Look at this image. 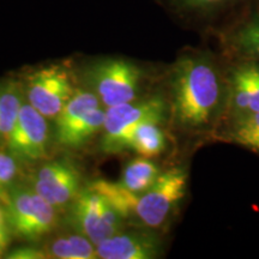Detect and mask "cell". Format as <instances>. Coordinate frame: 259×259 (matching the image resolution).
I'll return each mask as SVG.
<instances>
[{
  "instance_id": "6da1fadb",
  "label": "cell",
  "mask_w": 259,
  "mask_h": 259,
  "mask_svg": "<svg viewBox=\"0 0 259 259\" xmlns=\"http://www.w3.org/2000/svg\"><path fill=\"white\" fill-rule=\"evenodd\" d=\"M171 106L181 127L200 130L209 126L222 103L223 85L212 61L186 56L178 61L171 76Z\"/></svg>"
},
{
  "instance_id": "7a4b0ae2",
  "label": "cell",
  "mask_w": 259,
  "mask_h": 259,
  "mask_svg": "<svg viewBox=\"0 0 259 259\" xmlns=\"http://www.w3.org/2000/svg\"><path fill=\"white\" fill-rule=\"evenodd\" d=\"M4 204L12 234L27 241L44 239L58 225V209L32 186L14 185L8 191Z\"/></svg>"
},
{
  "instance_id": "3957f363",
  "label": "cell",
  "mask_w": 259,
  "mask_h": 259,
  "mask_svg": "<svg viewBox=\"0 0 259 259\" xmlns=\"http://www.w3.org/2000/svg\"><path fill=\"white\" fill-rule=\"evenodd\" d=\"M167 105L160 95L106 108L100 149L105 154L128 150L136 130L149 120H164Z\"/></svg>"
},
{
  "instance_id": "277c9868",
  "label": "cell",
  "mask_w": 259,
  "mask_h": 259,
  "mask_svg": "<svg viewBox=\"0 0 259 259\" xmlns=\"http://www.w3.org/2000/svg\"><path fill=\"white\" fill-rule=\"evenodd\" d=\"M187 178L183 168H173L161 173L150 189L137 196L131 220L148 228H160L185 197Z\"/></svg>"
},
{
  "instance_id": "5b68a950",
  "label": "cell",
  "mask_w": 259,
  "mask_h": 259,
  "mask_svg": "<svg viewBox=\"0 0 259 259\" xmlns=\"http://www.w3.org/2000/svg\"><path fill=\"white\" fill-rule=\"evenodd\" d=\"M142 76V70L131 61L107 59L93 65L88 82L100 102L111 108L137 100Z\"/></svg>"
},
{
  "instance_id": "8992f818",
  "label": "cell",
  "mask_w": 259,
  "mask_h": 259,
  "mask_svg": "<svg viewBox=\"0 0 259 259\" xmlns=\"http://www.w3.org/2000/svg\"><path fill=\"white\" fill-rule=\"evenodd\" d=\"M70 223L95 245L122 231L125 220L100 193L87 186L70 204Z\"/></svg>"
},
{
  "instance_id": "52a82bcc",
  "label": "cell",
  "mask_w": 259,
  "mask_h": 259,
  "mask_svg": "<svg viewBox=\"0 0 259 259\" xmlns=\"http://www.w3.org/2000/svg\"><path fill=\"white\" fill-rule=\"evenodd\" d=\"M76 92L72 74L64 65H48L34 71L25 87L28 102L47 119H56Z\"/></svg>"
},
{
  "instance_id": "ba28073f",
  "label": "cell",
  "mask_w": 259,
  "mask_h": 259,
  "mask_svg": "<svg viewBox=\"0 0 259 259\" xmlns=\"http://www.w3.org/2000/svg\"><path fill=\"white\" fill-rule=\"evenodd\" d=\"M6 145L18 160L28 163L46 158L50 145V125L46 116L29 102H24Z\"/></svg>"
},
{
  "instance_id": "9c48e42d",
  "label": "cell",
  "mask_w": 259,
  "mask_h": 259,
  "mask_svg": "<svg viewBox=\"0 0 259 259\" xmlns=\"http://www.w3.org/2000/svg\"><path fill=\"white\" fill-rule=\"evenodd\" d=\"M79 170L66 160L45 163L32 180V187L58 210L70 205L82 190Z\"/></svg>"
},
{
  "instance_id": "30bf717a",
  "label": "cell",
  "mask_w": 259,
  "mask_h": 259,
  "mask_svg": "<svg viewBox=\"0 0 259 259\" xmlns=\"http://www.w3.org/2000/svg\"><path fill=\"white\" fill-rule=\"evenodd\" d=\"M102 259H153L160 253V241L144 232H119L96 245Z\"/></svg>"
},
{
  "instance_id": "8fae6325",
  "label": "cell",
  "mask_w": 259,
  "mask_h": 259,
  "mask_svg": "<svg viewBox=\"0 0 259 259\" xmlns=\"http://www.w3.org/2000/svg\"><path fill=\"white\" fill-rule=\"evenodd\" d=\"M231 100L236 116L259 113L258 63H246L234 71Z\"/></svg>"
},
{
  "instance_id": "7c38bea8",
  "label": "cell",
  "mask_w": 259,
  "mask_h": 259,
  "mask_svg": "<svg viewBox=\"0 0 259 259\" xmlns=\"http://www.w3.org/2000/svg\"><path fill=\"white\" fill-rule=\"evenodd\" d=\"M47 258L54 259H96V245L85 235L74 231L52 238L44 246Z\"/></svg>"
},
{
  "instance_id": "4fadbf2b",
  "label": "cell",
  "mask_w": 259,
  "mask_h": 259,
  "mask_svg": "<svg viewBox=\"0 0 259 259\" xmlns=\"http://www.w3.org/2000/svg\"><path fill=\"white\" fill-rule=\"evenodd\" d=\"M105 118L106 109L101 108V106L90 109L74 124L56 134L57 143L65 148L76 149L82 147L90 138L102 131Z\"/></svg>"
},
{
  "instance_id": "5bb4252c",
  "label": "cell",
  "mask_w": 259,
  "mask_h": 259,
  "mask_svg": "<svg viewBox=\"0 0 259 259\" xmlns=\"http://www.w3.org/2000/svg\"><path fill=\"white\" fill-rule=\"evenodd\" d=\"M21 84L9 80L0 84V142L6 144L23 106Z\"/></svg>"
},
{
  "instance_id": "9a60e30c",
  "label": "cell",
  "mask_w": 259,
  "mask_h": 259,
  "mask_svg": "<svg viewBox=\"0 0 259 259\" xmlns=\"http://www.w3.org/2000/svg\"><path fill=\"white\" fill-rule=\"evenodd\" d=\"M160 174V168L150 158L138 156L126 164L118 183L130 192L141 194L154 185Z\"/></svg>"
},
{
  "instance_id": "2e32d148",
  "label": "cell",
  "mask_w": 259,
  "mask_h": 259,
  "mask_svg": "<svg viewBox=\"0 0 259 259\" xmlns=\"http://www.w3.org/2000/svg\"><path fill=\"white\" fill-rule=\"evenodd\" d=\"M160 120H149L136 130L128 150L135 151L138 156L154 158L166 149V136L160 126Z\"/></svg>"
},
{
  "instance_id": "e0dca14e",
  "label": "cell",
  "mask_w": 259,
  "mask_h": 259,
  "mask_svg": "<svg viewBox=\"0 0 259 259\" xmlns=\"http://www.w3.org/2000/svg\"><path fill=\"white\" fill-rule=\"evenodd\" d=\"M100 100L92 90L77 89L74 95L64 106L59 114L56 116V134L64 131L74 124L90 109L100 107Z\"/></svg>"
},
{
  "instance_id": "ac0fdd59",
  "label": "cell",
  "mask_w": 259,
  "mask_h": 259,
  "mask_svg": "<svg viewBox=\"0 0 259 259\" xmlns=\"http://www.w3.org/2000/svg\"><path fill=\"white\" fill-rule=\"evenodd\" d=\"M233 45L239 53L259 61V8L233 36Z\"/></svg>"
},
{
  "instance_id": "d6986e66",
  "label": "cell",
  "mask_w": 259,
  "mask_h": 259,
  "mask_svg": "<svg viewBox=\"0 0 259 259\" xmlns=\"http://www.w3.org/2000/svg\"><path fill=\"white\" fill-rule=\"evenodd\" d=\"M231 139L236 144L259 153V113L236 116Z\"/></svg>"
},
{
  "instance_id": "ffe728a7",
  "label": "cell",
  "mask_w": 259,
  "mask_h": 259,
  "mask_svg": "<svg viewBox=\"0 0 259 259\" xmlns=\"http://www.w3.org/2000/svg\"><path fill=\"white\" fill-rule=\"evenodd\" d=\"M18 158L11 151L0 150V193L5 197L8 191L15 185L19 173Z\"/></svg>"
},
{
  "instance_id": "44dd1931",
  "label": "cell",
  "mask_w": 259,
  "mask_h": 259,
  "mask_svg": "<svg viewBox=\"0 0 259 259\" xmlns=\"http://www.w3.org/2000/svg\"><path fill=\"white\" fill-rule=\"evenodd\" d=\"M8 259H45L46 253L44 248L36 247V246H22L17 247L6 254Z\"/></svg>"
},
{
  "instance_id": "7402d4cb",
  "label": "cell",
  "mask_w": 259,
  "mask_h": 259,
  "mask_svg": "<svg viewBox=\"0 0 259 259\" xmlns=\"http://www.w3.org/2000/svg\"><path fill=\"white\" fill-rule=\"evenodd\" d=\"M11 234L12 232L6 219L0 220V255L4 254L6 248L9 247L10 241H11Z\"/></svg>"
},
{
  "instance_id": "603a6c76",
  "label": "cell",
  "mask_w": 259,
  "mask_h": 259,
  "mask_svg": "<svg viewBox=\"0 0 259 259\" xmlns=\"http://www.w3.org/2000/svg\"><path fill=\"white\" fill-rule=\"evenodd\" d=\"M187 4L192 6H198V8H209V6L219 5L226 0H185Z\"/></svg>"
},
{
  "instance_id": "cb8c5ba5",
  "label": "cell",
  "mask_w": 259,
  "mask_h": 259,
  "mask_svg": "<svg viewBox=\"0 0 259 259\" xmlns=\"http://www.w3.org/2000/svg\"><path fill=\"white\" fill-rule=\"evenodd\" d=\"M3 219H6V215H5V210H3L2 208H0V220Z\"/></svg>"
},
{
  "instance_id": "d4e9b609",
  "label": "cell",
  "mask_w": 259,
  "mask_h": 259,
  "mask_svg": "<svg viewBox=\"0 0 259 259\" xmlns=\"http://www.w3.org/2000/svg\"><path fill=\"white\" fill-rule=\"evenodd\" d=\"M0 200H3V202H5V197L3 196L2 193H0Z\"/></svg>"
}]
</instances>
